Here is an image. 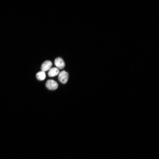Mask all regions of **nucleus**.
<instances>
[{
    "label": "nucleus",
    "mask_w": 159,
    "mask_h": 159,
    "mask_svg": "<svg viewBox=\"0 0 159 159\" xmlns=\"http://www.w3.org/2000/svg\"><path fill=\"white\" fill-rule=\"evenodd\" d=\"M68 78V73L65 71H63L59 73V80L63 84H65L67 82Z\"/></svg>",
    "instance_id": "nucleus-1"
},
{
    "label": "nucleus",
    "mask_w": 159,
    "mask_h": 159,
    "mask_svg": "<svg viewBox=\"0 0 159 159\" xmlns=\"http://www.w3.org/2000/svg\"><path fill=\"white\" fill-rule=\"evenodd\" d=\"M46 86L49 90H54L57 88L58 84L54 80H49L46 83Z\"/></svg>",
    "instance_id": "nucleus-2"
},
{
    "label": "nucleus",
    "mask_w": 159,
    "mask_h": 159,
    "mask_svg": "<svg viewBox=\"0 0 159 159\" xmlns=\"http://www.w3.org/2000/svg\"><path fill=\"white\" fill-rule=\"evenodd\" d=\"M55 65L58 69H62L65 67V63L63 59L60 57H57L55 60Z\"/></svg>",
    "instance_id": "nucleus-3"
},
{
    "label": "nucleus",
    "mask_w": 159,
    "mask_h": 159,
    "mask_svg": "<svg viewBox=\"0 0 159 159\" xmlns=\"http://www.w3.org/2000/svg\"><path fill=\"white\" fill-rule=\"evenodd\" d=\"M52 66V63L51 61H47L44 62L42 64L41 67L42 71L45 72L49 70Z\"/></svg>",
    "instance_id": "nucleus-4"
},
{
    "label": "nucleus",
    "mask_w": 159,
    "mask_h": 159,
    "mask_svg": "<svg viewBox=\"0 0 159 159\" xmlns=\"http://www.w3.org/2000/svg\"><path fill=\"white\" fill-rule=\"evenodd\" d=\"M59 73V71L58 68L53 67L49 69L48 75L50 77H54L57 75Z\"/></svg>",
    "instance_id": "nucleus-5"
},
{
    "label": "nucleus",
    "mask_w": 159,
    "mask_h": 159,
    "mask_svg": "<svg viewBox=\"0 0 159 159\" xmlns=\"http://www.w3.org/2000/svg\"><path fill=\"white\" fill-rule=\"evenodd\" d=\"M46 75L45 72L41 71L37 73L36 77L38 80L43 81L46 78Z\"/></svg>",
    "instance_id": "nucleus-6"
}]
</instances>
